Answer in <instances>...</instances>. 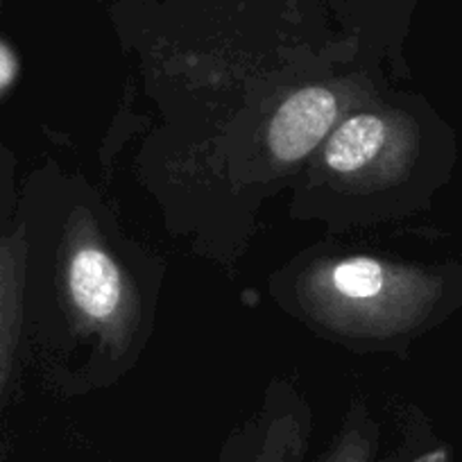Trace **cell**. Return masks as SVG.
Listing matches in <instances>:
<instances>
[{
    "label": "cell",
    "mask_w": 462,
    "mask_h": 462,
    "mask_svg": "<svg viewBox=\"0 0 462 462\" xmlns=\"http://www.w3.org/2000/svg\"><path fill=\"white\" fill-rule=\"evenodd\" d=\"M337 100L328 88L309 87L292 93L274 114L268 143L282 162L304 159L336 123Z\"/></svg>",
    "instance_id": "6da1fadb"
},
{
    "label": "cell",
    "mask_w": 462,
    "mask_h": 462,
    "mask_svg": "<svg viewBox=\"0 0 462 462\" xmlns=\"http://www.w3.org/2000/svg\"><path fill=\"white\" fill-rule=\"evenodd\" d=\"M69 288L75 304L91 319H109L121 306L123 282L118 265L97 247H82L69 265Z\"/></svg>",
    "instance_id": "7a4b0ae2"
},
{
    "label": "cell",
    "mask_w": 462,
    "mask_h": 462,
    "mask_svg": "<svg viewBox=\"0 0 462 462\" xmlns=\"http://www.w3.org/2000/svg\"><path fill=\"white\" fill-rule=\"evenodd\" d=\"M385 143V123L379 116L358 114L342 123L327 143L328 166L336 172H356L379 154Z\"/></svg>",
    "instance_id": "3957f363"
},
{
    "label": "cell",
    "mask_w": 462,
    "mask_h": 462,
    "mask_svg": "<svg viewBox=\"0 0 462 462\" xmlns=\"http://www.w3.org/2000/svg\"><path fill=\"white\" fill-rule=\"evenodd\" d=\"M21 291V243L12 238L0 247V383L5 379L12 346L16 337Z\"/></svg>",
    "instance_id": "277c9868"
},
{
    "label": "cell",
    "mask_w": 462,
    "mask_h": 462,
    "mask_svg": "<svg viewBox=\"0 0 462 462\" xmlns=\"http://www.w3.org/2000/svg\"><path fill=\"white\" fill-rule=\"evenodd\" d=\"M388 274L385 268L367 256L345 259L331 270V288L346 301H372L383 295Z\"/></svg>",
    "instance_id": "5b68a950"
},
{
    "label": "cell",
    "mask_w": 462,
    "mask_h": 462,
    "mask_svg": "<svg viewBox=\"0 0 462 462\" xmlns=\"http://www.w3.org/2000/svg\"><path fill=\"white\" fill-rule=\"evenodd\" d=\"M14 73H16L14 57H12L10 51L0 43V88H5L7 84L12 82Z\"/></svg>",
    "instance_id": "8992f818"
}]
</instances>
